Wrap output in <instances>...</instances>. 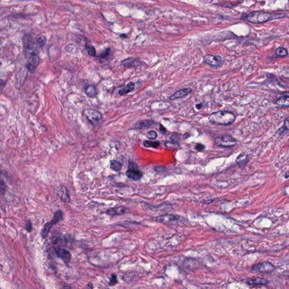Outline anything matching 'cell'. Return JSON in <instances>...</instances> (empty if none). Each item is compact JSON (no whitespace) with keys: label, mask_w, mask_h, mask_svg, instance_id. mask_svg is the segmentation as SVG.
Returning <instances> with one entry per match:
<instances>
[{"label":"cell","mask_w":289,"mask_h":289,"mask_svg":"<svg viewBox=\"0 0 289 289\" xmlns=\"http://www.w3.org/2000/svg\"><path fill=\"white\" fill-rule=\"evenodd\" d=\"M26 40H24V51L27 59L26 67L31 73H34L36 68L39 65L40 59L38 53V49L32 41H30L27 37Z\"/></svg>","instance_id":"6da1fadb"},{"label":"cell","mask_w":289,"mask_h":289,"mask_svg":"<svg viewBox=\"0 0 289 289\" xmlns=\"http://www.w3.org/2000/svg\"><path fill=\"white\" fill-rule=\"evenodd\" d=\"M286 14L271 13L262 11H255L246 14L244 19L252 23H262L273 19L285 17Z\"/></svg>","instance_id":"7a4b0ae2"},{"label":"cell","mask_w":289,"mask_h":289,"mask_svg":"<svg viewBox=\"0 0 289 289\" xmlns=\"http://www.w3.org/2000/svg\"><path fill=\"white\" fill-rule=\"evenodd\" d=\"M235 115L231 111H218L212 113L209 116V121L215 125L229 126L233 123Z\"/></svg>","instance_id":"3957f363"},{"label":"cell","mask_w":289,"mask_h":289,"mask_svg":"<svg viewBox=\"0 0 289 289\" xmlns=\"http://www.w3.org/2000/svg\"><path fill=\"white\" fill-rule=\"evenodd\" d=\"M63 215L62 212L60 210L57 211L55 213L53 219L50 222H48L45 224L44 227L41 231V234L42 238H46L48 237L52 227L63 219Z\"/></svg>","instance_id":"277c9868"},{"label":"cell","mask_w":289,"mask_h":289,"mask_svg":"<svg viewBox=\"0 0 289 289\" xmlns=\"http://www.w3.org/2000/svg\"><path fill=\"white\" fill-rule=\"evenodd\" d=\"M84 115L88 119L89 122L93 126L98 124L101 122L102 119L101 113L94 109H86L83 112Z\"/></svg>","instance_id":"5b68a950"},{"label":"cell","mask_w":289,"mask_h":289,"mask_svg":"<svg viewBox=\"0 0 289 289\" xmlns=\"http://www.w3.org/2000/svg\"><path fill=\"white\" fill-rule=\"evenodd\" d=\"M236 140L229 135H224L216 138L215 140V145L218 147H232L236 144Z\"/></svg>","instance_id":"8992f818"},{"label":"cell","mask_w":289,"mask_h":289,"mask_svg":"<svg viewBox=\"0 0 289 289\" xmlns=\"http://www.w3.org/2000/svg\"><path fill=\"white\" fill-rule=\"evenodd\" d=\"M203 61L211 66L219 67L224 63V59L217 55L207 54L203 57Z\"/></svg>","instance_id":"52a82bcc"},{"label":"cell","mask_w":289,"mask_h":289,"mask_svg":"<svg viewBox=\"0 0 289 289\" xmlns=\"http://www.w3.org/2000/svg\"><path fill=\"white\" fill-rule=\"evenodd\" d=\"M275 269V267L271 263L269 262H263L254 265L252 267V271H254V272L261 273H269L273 272Z\"/></svg>","instance_id":"ba28073f"},{"label":"cell","mask_w":289,"mask_h":289,"mask_svg":"<svg viewBox=\"0 0 289 289\" xmlns=\"http://www.w3.org/2000/svg\"><path fill=\"white\" fill-rule=\"evenodd\" d=\"M142 65V62L138 58H127L121 63V65L123 67L128 68H137Z\"/></svg>","instance_id":"9c48e42d"},{"label":"cell","mask_w":289,"mask_h":289,"mask_svg":"<svg viewBox=\"0 0 289 289\" xmlns=\"http://www.w3.org/2000/svg\"><path fill=\"white\" fill-rule=\"evenodd\" d=\"M55 254L59 258L62 259L66 263H68L71 260V254L70 252L63 248H58L55 250Z\"/></svg>","instance_id":"30bf717a"},{"label":"cell","mask_w":289,"mask_h":289,"mask_svg":"<svg viewBox=\"0 0 289 289\" xmlns=\"http://www.w3.org/2000/svg\"><path fill=\"white\" fill-rule=\"evenodd\" d=\"M126 176L133 180H139L142 177V173L139 170L138 168H129L126 172Z\"/></svg>","instance_id":"8fae6325"},{"label":"cell","mask_w":289,"mask_h":289,"mask_svg":"<svg viewBox=\"0 0 289 289\" xmlns=\"http://www.w3.org/2000/svg\"><path fill=\"white\" fill-rule=\"evenodd\" d=\"M193 91L191 88L182 89L179 90H177L169 98L170 100H174L177 98H181L184 97L189 95Z\"/></svg>","instance_id":"7c38bea8"},{"label":"cell","mask_w":289,"mask_h":289,"mask_svg":"<svg viewBox=\"0 0 289 289\" xmlns=\"http://www.w3.org/2000/svg\"><path fill=\"white\" fill-rule=\"evenodd\" d=\"M243 281L247 283L248 285H266L267 284L268 282L263 278L258 277H252L250 279H244Z\"/></svg>","instance_id":"4fadbf2b"},{"label":"cell","mask_w":289,"mask_h":289,"mask_svg":"<svg viewBox=\"0 0 289 289\" xmlns=\"http://www.w3.org/2000/svg\"><path fill=\"white\" fill-rule=\"evenodd\" d=\"M154 124V122L151 120H142L136 122L134 124V128L137 129H145L153 126Z\"/></svg>","instance_id":"5bb4252c"},{"label":"cell","mask_w":289,"mask_h":289,"mask_svg":"<svg viewBox=\"0 0 289 289\" xmlns=\"http://www.w3.org/2000/svg\"><path fill=\"white\" fill-rule=\"evenodd\" d=\"M58 195L65 202H68L70 201V197L67 189L64 186H61L58 189Z\"/></svg>","instance_id":"9a60e30c"},{"label":"cell","mask_w":289,"mask_h":289,"mask_svg":"<svg viewBox=\"0 0 289 289\" xmlns=\"http://www.w3.org/2000/svg\"><path fill=\"white\" fill-rule=\"evenodd\" d=\"M126 212V208L124 207H118L110 208L106 211V213L109 215H120L124 214Z\"/></svg>","instance_id":"2e32d148"},{"label":"cell","mask_w":289,"mask_h":289,"mask_svg":"<svg viewBox=\"0 0 289 289\" xmlns=\"http://www.w3.org/2000/svg\"><path fill=\"white\" fill-rule=\"evenodd\" d=\"M249 160L248 155L246 153L240 154L236 159V163L239 166H243L247 163Z\"/></svg>","instance_id":"e0dca14e"},{"label":"cell","mask_w":289,"mask_h":289,"mask_svg":"<svg viewBox=\"0 0 289 289\" xmlns=\"http://www.w3.org/2000/svg\"><path fill=\"white\" fill-rule=\"evenodd\" d=\"M134 89V83L133 82H130L124 88L120 89L119 91V94L120 95H126V94L131 92Z\"/></svg>","instance_id":"ac0fdd59"},{"label":"cell","mask_w":289,"mask_h":289,"mask_svg":"<svg viewBox=\"0 0 289 289\" xmlns=\"http://www.w3.org/2000/svg\"><path fill=\"white\" fill-rule=\"evenodd\" d=\"M179 217L176 216V215H163L159 216L156 218L157 221H160V222H169V221H172L178 219Z\"/></svg>","instance_id":"d6986e66"},{"label":"cell","mask_w":289,"mask_h":289,"mask_svg":"<svg viewBox=\"0 0 289 289\" xmlns=\"http://www.w3.org/2000/svg\"><path fill=\"white\" fill-rule=\"evenodd\" d=\"M276 103L279 106L287 107H289V96L285 95L280 97L276 101Z\"/></svg>","instance_id":"ffe728a7"},{"label":"cell","mask_w":289,"mask_h":289,"mask_svg":"<svg viewBox=\"0 0 289 289\" xmlns=\"http://www.w3.org/2000/svg\"><path fill=\"white\" fill-rule=\"evenodd\" d=\"M85 93L89 97H94L97 95V90L93 85H88L85 88Z\"/></svg>","instance_id":"44dd1931"},{"label":"cell","mask_w":289,"mask_h":289,"mask_svg":"<svg viewBox=\"0 0 289 289\" xmlns=\"http://www.w3.org/2000/svg\"><path fill=\"white\" fill-rule=\"evenodd\" d=\"M122 165L118 161L112 160L110 162V168L115 172H119L122 170Z\"/></svg>","instance_id":"7402d4cb"},{"label":"cell","mask_w":289,"mask_h":289,"mask_svg":"<svg viewBox=\"0 0 289 289\" xmlns=\"http://www.w3.org/2000/svg\"><path fill=\"white\" fill-rule=\"evenodd\" d=\"M143 145L144 147H153L156 148L160 145V143L159 141H145L143 142Z\"/></svg>","instance_id":"603a6c76"},{"label":"cell","mask_w":289,"mask_h":289,"mask_svg":"<svg viewBox=\"0 0 289 289\" xmlns=\"http://www.w3.org/2000/svg\"><path fill=\"white\" fill-rule=\"evenodd\" d=\"M36 42H37L38 45H39V46H40V47L44 46L46 44V38L44 36L41 35V34H39V35H38L36 36Z\"/></svg>","instance_id":"cb8c5ba5"},{"label":"cell","mask_w":289,"mask_h":289,"mask_svg":"<svg viewBox=\"0 0 289 289\" xmlns=\"http://www.w3.org/2000/svg\"><path fill=\"white\" fill-rule=\"evenodd\" d=\"M275 53L277 55L280 56V57H285V56H286L287 55L288 52L285 48H279L276 50Z\"/></svg>","instance_id":"d4e9b609"},{"label":"cell","mask_w":289,"mask_h":289,"mask_svg":"<svg viewBox=\"0 0 289 289\" xmlns=\"http://www.w3.org/2000/svg\"><path fill=\"white\" fill-rule=\"evenodd\" d=\"M86 49L87 50V52L89 55L91 57H95L96 55V51L95 48H94L91 45L86 46Z\"/></svg>","instance_id":"484cf974"},{"label":"cell","mask_w":289,"mask_h":289,"mask_svg":"<svg viewBox=\"0 0 289 289\" xmlns=\"http://www.w3.org/2000/svg\"><path fill=\"white\" fill-rule=\"evenodd\" d=\"M170 139L172 142L176 143L178 142L179 141H180L181 136L178 133H174L173 134H172L171 135Z\"/></svg>","instance_id":"4316f807"},{"label":"cell","mask_w":289,"mask_h":289,"mask_svg":"<svg viewBox=\"0 0 289 289\" xmlns=\"http://www.w3.org/2000/svg\"><path fill=\"white\" fill-rule=\"evenodd\" d=\"M66 51H68L69 53H74L77 50V48L74 45L68 44L66 46Z\"/></svg>","instance_id":"83f0119b"},{"label":"cell","mask_w":289,"mask_h":289,"mask_svg":"<svg viewBox=\"0 0 289 289\" xmlns=\"http://www.w3.org/2000/svg\"><path fill=\"white\" fill-rule=\"evenodd\" d=\"M147 138H148L149 139H155L157 137V132L154 130L149 131L147 133Z\"/></svg>","instance_id":"f1b7e54d"},{"label":"cell","mask_w":289,"mask_h":289,"mask_svg":"<svg viewBox=\"0 0 289 289\" xmlns=\"http://www.w3.org/2000/svg\"><path fill=\"white\" fill-rule=\"evenodd\" d=\"M117 283H118V281H117L116 275H112L109 281V285L111 286L115 285Z\"/></svg>","instance_id":"f546056e"},{"label":"cell","mask_w":289,"mask_h":289,"mask_svg":"<svg viewBox=\"0 0 289 289\" xmlns=\"http://www.w3.org/2000/svg\"><path fill=\"white\" fill-rule=\"evenodd\" d=\"M110 51H111L110 49L107 48L106 50L105 51L103 52L102 54L100 56H99V57H100L101 58H102V59H104V58H107L108 56H109V55L110 54Z\"/></svg>","instance_id":"4dcf8cb0"},{"label":"cell","mask_w":289,"mask_h":289,"mask_svg":"<svg viewBox=\"0 0 289 289\" xmlns=\"http://www.w3.org/2000/svg\"><path fill=\"white\" fill-rule=\"evenodd\" d=\"M25 228L27 230V231H28V232H30L32 230V223H31V221L30 220H28L27 222V224L26 225V227H25Z\"/></svg>","instance_id":"1f68e13d"},{"label":"cell","mask_w":289,"mask_h":289,"mask_svg":"<svg viewBox=\"0 0 289 289\" xmlns=\"http://www.w3.org/2000/svg\"><path fill=\"white\" fill-rule=\"evenodd\" d=\"M204 149H205V147L202 143H198L195 146V149L198 151H202L204 150Z\"/></svg>","instance_id":"d6a6232c"},{"label":"cell","mask_w":289,"mask_h":289,"mask_svg":"<svg viewBox=\"0 0 289 289\" xmlns=\"http://www.w3.org/2000/svg\"><path fill=\"white\" fill-rule=\"evenodd\" d=\"M285 129H287V130H289V118H287L285 120V122H284V126H283Z\"/></svg>","instance_id":"836d02e7"},{"label":"cell","mask_w":289,"mask_h":289,"mask_svg":"<svg viewBox=\"0 0 289 289\" xmlns=\"http://www.w3.org/2000/svg\"><path fill=\"white\" fill-rule=\"evenodd\" d=\"M159 130H160V132L162 133H165L166 132V131H167L166 128L164 127L163 126L162 124H160L159 125Z\"/></svg>","instance_id":"e575fe53"},{"label":"cell","mask_w":289,"mask_h":289,"mask_svg":"<svg viewBox=\"0 0 289 289\" xmlns=\"http://www.w3.org/2000/svg\"><path fill=\"white\" fill-rule=\"evenodd\" d=\"M202 106H203V105H202V103H199V104H197V105H196V107H197L198 110H199V109H201V108L202 107Z\"/></svg>","instance_id":"d590c367"},{"label":"cell","mask_w":289,"mask_h":289,"mask_svg":"<svg viewBox=\"0 0 289 289\" xmlns=\"http://www.w3.org/2000/svg\"><path fill=\"white\" fill-rule=\"evenodd\" d=\"M120 38H128V37H127V35L126 34H120Z\"/></svg>","instance_id":"8d00e7d4"},{"label":"cell","mask_w":289,"mask_h":289,"mask_svg":"<svg viewBox=\"0 0 289 289\" xmlns=\"http://www.w3.org/2000/svg\"><path fill=\"white\" fill-rule=\"evenodd\" d=\"M87 287L88 289H92L93 288V286H92V283H89L88 286H87Z\"/></svg>","instance_id":"74e56055"},{"label":"cell","mask_w":289,"mask_h":289,"mask_svg":"<svg viewBox=\"0 0 289 289\" xmlns=\"http://www.w3.org/2000/svg\"><path fill=\"white\" fill-rule=\"evenodd\" d=\"M286 94H287V96H289V93H287Z\"/></svg>","instance_id":"f35d334b"}]
</instances>
